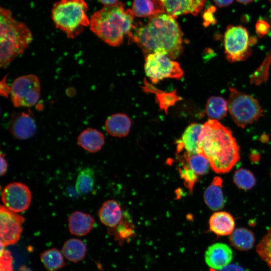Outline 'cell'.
Listing matches in <instances>:
<instances>
[{
    "label": "cell",
    "mask_w": 271,
    "mask_h": 271,
    "mask_svg": "<svg viewBox=\"0 0 271 271\" xmlns=\"http://www.w3.org/2000/svg\"><path fill=\"white\" fill-rule=\"evenodd\" d=\"M68 221L70 232L79 236L89 233L95 223L94 218L90 214L78 211L69 215Z\"/></svg>",
    "instance_id": "cell-15"
},
{
    "label": "cell",
    "mask_w": 271,
    "mask_h": 271,
    "mask_svg": "<svg viewBox=\"0 0 271 271\" xmlns=\"http://www.w3.org/2000/svg\"><path fill=\"white\" fill-rule=\"evenodd\" d=\"M40 259L48 271H57L66 265L61 252L55 248L43 252L40 255Z\"/></svg>",
    "instance_id": "cell-26"
},
{
    "label": "cell",
    "mask_w": 271,
    "mask_h": 271,
    "mask_svg": "<svg viewBox=\"0 0 271 271\" xmlns=\"http://www.w3.org/2000/svg\"><path fill=\"white\" fill-rule=\"evenodd\" d=\"M220 271H245L240 266L237 264H228L220 269Z\"/></svg>",
    "instance_id": "cell-37"
},
{
    "label": "cell",
    "mask_w": 271,
    "mask_h": 271,
    "mask_svg": "<svg viewBox=\"0 0 271 271\" xmlns=\"http://www.w3.org/2000/svg\"><path fill=\"white\" fill-rule=\"evenodd\" d=\"M134 15L131 10L125 9L124 4L104 6L95 12L90 19V30L108 45H121L126 35L135 28Z\"/></svg>",
    "instance_id": "cell-3"
},
{
    "label": "cell",
    "mask_w": 271,
    "mask_h": 271,
    "mask_svg": "<svg viewBox=\"0 0 271 271\" xmlns=\"http://www.w3.org/2000/svg\"><path fill=\"white\" fill-rule=\"evenodd\" d=\"M227 105L233 120L242 128L257 120L262 114L256 99L234 88H229Z\"/></svg>",
    "instance_id": "cell-6"
},
{
    "label": "cell",
    "mask_w": 271,
    "mask_h": 271,
    "mask_svg": "<svg viewBox=\"0 0 271 271\" xmlns=\"http://www.w3.org/2000/svg\"><path fill=\"white\" fill-rule=\"evenodd\" d=\"M246 29L241 26H228L224 36L226 59L230 62L243 61L251 54Z\"/></svg>",
    "instance_id": "cell-8"
},
{
    "label": "cell",
    "mask_w": 271,
    "mask_h": 271,
    "mask_svg": "<svg viewBox=\"0 0 271 271\" xmlns=\"http://www.w3.org/2000/svg\"><path fill=\"white\" fill-rule=\"evenodd\" d=\"M94 184V173L89 167L81 170L77 176L75 184V189L77 193L86 195L90 193Z\"/></svg>",
    "instance_id": "cell-28"
},
{
    "label": "cell",
    "mask_w": 271,
    "mask_h": 271,
    "mask_svg": "<svg viewBox=\"0 0 271 271\" xmlns=\"http://www.w3.org/2000/svg\"><path fill=\"white\" fill-rule=\"evenodd\" d=\"M86 251L87 248L84 242L77 238L67 240L62 249L64 257L75 263L82 260L85 257Z\"/></svg>",
    "instance_id": "cell-24"
},
{
    "label": "cell",
    "mask_w": 271,
    "mask_h": 271,
    "mask_svg": "<svg viewBox=\"0 0 271 271\" xmlns=\"http://www.w3.org/2000/svg\"><path fill=\"white\" fill-rule=\"evenodd\" d=\"M233 253L231 248L222 243H216L209 246L205 253L206 264L214 269H221L231 261Z\"/></svg>",
    "instance_id": "cell-12"
},
{
    "label": "cell",
    "mask_w": 271,
    "mask_h": 271,
    "mask_svg": "<svg viewBox=\"0 0 271 271\" xmlns=\"http://www.w3.org/2000/svg\"><path fill=\"white\" fill-rule=\"evenodd\" d=\"M36 125L34 118L28 113L22 112L17 114L12 119L10 131L16 138L24 140L34 136Z\"/></svg>",
    "instance_id": "cell-14"
},
{
    "label": "cell",
    "mask_w": 271,
    "mask_h": 271,
    "mask_svg": "<svg viewBox=\"0 0 271 271\" xmlns=\"http://www.w3.org/2000/svg\"><path fill=\"white\" fill-rule=\"evenodd\" d=\"M41 86L37 76L24 75L16 78L11 87V98L16 107L31 106L39 100Z\"/></svg>",
    "instance_id": "cell-9"
},
{
    "label": "cell",
    "mask_w": 271,
    "mask_h": 271,
    "mask_svg": "<svg viewBox=\"0 0 271 271\" xmlns=\"http://www.w3.org/2000/svg\"><path fill=\"white\" fill-rule=\"evenodd\" d=\"M181 178L184 180L185 186L188 188L190 192H192L193 188L197 181L198 176L192 171L183 161L182 167L179 169Z\"/></svg>",
    "instance_id": "cell-31"
},
{
    "label": "cell",
    "mask_w": 271,
    "mask_h": 271,
    "mask_svg": "<svg viewBox=\"0 0 271 271\" xmlns=\"http://www.w3.org/2000/svg\"><path fill=\"white\" fill-rule=\"evenodd\" d=\"M104 6H110L116 4L118 0H99Z\"/></svg>",
    "instance_id": "cell-39"
},
{
    "label": "cell",
    "mask_w": 271,
    "mask_h": 271,
    "mask_svg": "<svg viewBox=\"0 0 271 271\" xmlns=\"http://www.w3.org/2000/svg\"><path fill=\"white\" fill-rule=\"evenodd\" d=\"M145 71L147 76L154 83L165 78L181 79L184 75L183 70L177 62L160 52L147 55Z\"/></svg>",
    "instance_id": "cell-7"
},
{
    "label": "cell",
    "mask_w": 271,
    "mask_h": 271,
    "mask_svg": "<svg viewBox=\"0 0 271 271\" xmlns=\"http://www.w3.org/2000/svg\"><path fill=\"white\" fill-rule=\"evenodd\" d=\"M238 3L242 4H247L252 2L253 0H236Z\"/></svg>",
    "instance_id": "cell-40"
},
{
    "label": "cell",
    "mask_w": 271,
    "mask_h": 271,
    "mask_svg": "<svg viewBox=\"0 0 271 271\" xmlns=\"http://www.w3.org/2000/svg\"><path fill=\"white\" fill-rule=\"evenodd\" d=\"M185 163L197 176L206 174L209 169L208 159L201 154H192L186 152L184 154Z\"/></svg>",
    "instance_id": "cell-27"
},
{
    "label": "cell",
    "mask_w": 271,
    "mask_h": 271,
    "mask_svg": "<svg viewBox=\"0 0 271 271\" xmlns=\"http://www.w3.org/2000/svg\"><path fill=\"white\" fill-rule=\"evenodd\" d=\"M131 10L134 16L142 18L166 13L161 0H134Z\"/></svg>",
    "instance_id": "cell-22"
},
{
    "label": "cell",
    "mask_w": 271,
    "mask_h": 271,
    "mask_svg": "<svg viewBox=\"0 0 271 271\" xmlns=\"http://www.w3.org/2000/svg\"><path fill=\"white\" fill-rule=\"evenodd\" d=\"M129 35L148 54L160 52L175 59L183 50V33L180 26L175 17L167 13L150 17L147 24Z\"/></svg>",
    "instance_id": "cell-1"
},
{
    "label": "cell",
    "mask_w": 271,
    "mask_h": 271,
    "mask_svg": "<svg viewBox=\"0 0 271 271\" xmlns=\"http://www.w3.org/2000/svg\"><path fill=\"white\" fill-rule=\"evenodd\" d=\"M2 201L9 210L22 212L30 207L32 194L29 188L21 182L11 183L5 186L2 193Z\"/></svg>",
    "instance_id": "cell-11"
},
{
    "label": "cell",
    "mask_w": 271,
    "mask_h": 271,
    "mask_svg": "<svg viewBox=\"0 0 271 271\" xmlns=\"http://www.w3.org/2000/svg\"><path fill=\"white\" fill-rule=\"evenodd\" d=\"M1 176H4L8 170V163L5 158V155L1 154Z\"/></svg>",
    "instance_id": "cell-36"
},
{
    "label": "cell",
    "mask_w": 271,
    "mask_h": 271,
    "mask_svg": "<svg viewBox=\"0 0 271 271\" xmlns=\"http://www.w3.org/2000/svg\"><path fill=\"white\" fill-rule=\"evenodd\" d=\"M269 30V24L263 20H259L255 24L256 33L259 37H262L266 35Z\"/></svg>",
    "instance_id": "cell-34"
},
{
    "label": "cell",
    "mask_w": 271,
    "mask_h": 271,
    "mask_svg": "<svg viewBox=\"0 0 271 271\" xmlns=\"http://www.w3.org/2000/svg\"><path fill=\"white\" fill-rule=\"evenodd\" d=\"M13 257L9 250L1 245L0 271H13Z\"/></svg>",
    "instance_id": "cell-33"
},
{
    "label": "cell",
    "mask_w": 271,
    "mask_h": 271,
    "mask_svg": "<svg viewBox=\"0 0 271 271\" xmlns=\"http://www.w3.org/2000/svg\"><path fill=\"white\" fill-rule=\"evenodd\" d=\"M209 226V230L217 235H230L234 230L235 221L230 213L218 211L210 216Z\"/></svg>",
    "instance_id": "cell-16"
},
{
    "label": "cell",
    "mask_w": 271,
    "mask_h": 271,
    "mask_svg": "<svg viewBox=\"0 0 271 271\" xmlns=\"http://www.w3.org/2000/svg\"><path fill=\"white\" fill-rule=\"evenodd\" d=\"M233 182L239 188L248 190L255 184V179L253 174L246 169L240 168L234 174Z\"/></svg>",
    "instance_id": "cell-29"
},
{
    "label": "cell",
    "mask_w": 271,
    "mask_h": 271,
    "mask_svg": "<svg viewBox=\"0 0 271 271\" xmlns=\"http://www.w3.org/2000/svg\"><path fill=\"white\" fill-rule=\"evenodd\" d=\"M88 9L84 0H60L53 6L52 18L57 28L73 39L89 26Z\"/></svg>",
    "instance_id": "cell-5"
},
{
    "label": "cell",
    "mask_w": 271,
    "mask_h": 271,
    "mask_svg": "<svg viewBox=\"0 0 271 271\" xmlns=\"http://www.w3.org/2000/svg\"><path fill=\"white\" fill-rule=\"evenodd\" d=\"M229 241L232 246L240 251L251 249L254 245L255 237L250 230L240 227L233 230L229 236Z\"/></svg>",
    "instance_id": "cell-23"
},
{
    "label": "cell",
    "mask_w": 271,
    "mask_h": 271,
    "mask_svg": "<svg viewBox=\"0 0 271 271\" xmlns=\"http://www.w3.org/2000/svg\"><path fill=\"white\" fill-rule=\"evenodd\" d=\"M256 251L271 270V227L256 245Z\"/></svg>",
    "instance_id": "cell-30"
},
{
    "label": "cell",
    "mask_w": 271,
    "mask_h": 271,
    "mask_svg": "<svg viewBox=\"0 0 271 271\" xmlns=\"http://www.w3.org/2000/svg\"><path fill=\"white\" fill-rule=\"evenodd\" d=\"M215 4L219 7H225L230 5L233 0H213Z\"/></svg>",
    "instance_id": "cell-38"
},
{
    "label": "cell",
    "mask_w": 271,
    "mask_h": 271,
    "mask_svg": "<svg viewBox=\"0 0 271 271\" xmlns=\"http://www.w3.org/2000/svg\"><path fill=\"white\" fill-rule=\"evenodd\" d=\"M203 125L193 123L190 124L184 131L181 139L178 142L177 152L184 148L189 153L198 154L199 150V136Z\"/></svg>",
    "instance_id": "cell-17"
},
{
    "label": "cell",
    "mask_w": 271,
    "mask_h": 271,
    "mask_svg": "<svg viewBox=\"0 0 271 271\" xmlns=\"http://www.w3.org/2000/svg\"><path fill=\"white\" fill-rule=\"evenodd\" d=\"M19 271H32V270L30 269V268L27 267L26 266L23 265V266H21Z\"/></svg>",
    "instance_id": "cell-41"
},
{
    "label": "cell",
    "mask_w": 271,
    "mask_h": 271,
    "mask_svg": "<svg viewBox=\"0 0 271 271\" xmlns=\"http://www.w3.org/2000/svg\"><path fill=\"white\" fill-rule=\"evenodd\" d=\"M98 216L101 223L109 228H113L123 220L121 207L114 200L104 202L98 211Z\"/></svg>",
    "instance_id": "cell-18"
},
{
    "label": "cell",
    "mask_w": 271,
    "mask_h": 271,
    "mask_svg": "<svg viewBox=\"0 0 271 271\" xmlns=\"http://www.w3.org/2000/svg\"><path fill=\"white\" fill-rule=\"evenodd\" d=\"M165 12L176 17L190 14L197 15L202 9L206 0H161Z\"/></svg>",
    "instance_id": "cell-13"
},
{
    "label": "cell",
    "mask_w": 271,
    "mask_h": 271,
    "mask_svg": "<svg viewBox=\"0 0 271 271\" xmlns=\"http://www.w3.org/2000/svg\"><path fill=\"white\" fill-rule=\"evenodd\" d=\"M198 154L205 156L219 174L229 172L239 159V148L231 130L212 119L203 125Z\"/></svg>",
    "instance_id": "cell-2"
},
{
    "label": "cell",
    "mask_w": 271,
    "mask_h": 271,
    "mask_svg": "<svg viewBox=\"0 0 271 271\" xmlns=\"http://www.w3.org/2000/svg\"><path fill=\"white\" fill-rule=\"evenodd\" d=\"M129 222H124L123 219L116 226L109 228L108 230L117 239L124 238L128 237L132 233V225H129Z\"/></svg>",
    "instance_id": "cell-32"
},
{
    "label": "cell",
    "mask_w": 271,
    "mask_h": 271,
    "mask_svg": "<svg viewBox=\"0 0 271 271\" xmlns=\"http://www.w3.org/2000/svg\"><path fill=\"white\" fill-rule=\"evenodd\" d=\"M25 219L4 205L0 207L1 245L4 247L16 244L20 239Z\"/></svg>",
    "instance_id": "cell-10"
},
{
    "label": "cell",
    "mask_w": 271,
    "mask_h": 271,
    "mask_svg": "<svg viewBox=\"0 0 271 271\" xmlns=\"http://www.w3.org/2000/svg\"><path fill=\"white\" fill-rule=\"evenodd\" d=\"M0 66L6 68L22 54L32 41V33L24 23L16 20L12 12L0 8Z\"/></svg>",
    "instance_id": "cell-4"
},
{
    "label": "cell",
    "mask_w": 271,
    "mask_h": 271,
    "mask_svg": "<svg viewBox=\"0 0 271 271\" xmlns=\"http://www.w3.org/2000/svg\"><path fill=\"white\" fill-rule=\"evenodd\" d=\"M222 187V179L219 177H215L211 184L204 191L205 203L213 210H219L222 208L224 205Z\"/></svg>",
    "instance_id": "cell-21"
},
{
    "label": "cell",
    "mask_w": 271,
    "mask_h": 271,
    "mask_svg": "<svg viewBox=\"0 0 271 271\" xmlns=\"http://www.w3.org/2000/svg\"><path fill=\"white\" fill-rule=\"evenodd\" d=\"M215 10V8L211 7L204 13L203 18L204 19L205 25H208L214 22V18H213L212 14L214 12Z\"/></svg>",
    "instance_id": "cell-35"
},
{
    "label": "cell",
    "mask_w": 271,
    "mask_h": 271,
    "mask_svg": "<svg viewBox=\"0 0 271 271\" xmlns=\"http://www.w3.org/2000/svg\"><path fill=\"white\" fill-rule=\"evenodd\" d=\"M105 143L103 134L98 130L88 128L83 130L77 138V144L86 151L94 153L100 151Z\"/></svg>",
    "instance_id": "cell-19"
},
{
    "label": "cell",
    "mask_w": 271,
    "mask_h": 271,
    "mask_svg": "<svg viewBox=\"0 0 271 271\" xmlns=\"http://www.w3.org/2000/svg\"><path fill=\"white\" fill-rule=\"evenodd\" d=\"M269 1L270 3V4H271V0H269Z\"/></svg>",
    "instance_id": "cell-42"
},
{
    "label": "cell",
    "mask_w": 271,
    "mask_h": 271,
    "mask_svg": "<svg viewBox=\"0 0 271 271\" xmlns=\"http://www.w3.org/2000/svg\"><path fill=\"white\" fill-rule=\"evenodd\" d=\"M227 110V101L219 96L210 97L205 105V112L212 119H222L226 115Z\"/></svg>",
    "instance_id": "cell-25"
},
{
    "label": "cell",
    "mask_w": 271,
    "mask_h": 271,
    "mask_svg": "<svg viewBox=\"0 0 271 271\" xmlns=\"http://www.w3.org/2000/svg\"><path fill=\"white\" fill-rule=\"evenodd\" d=\"M131 125V121L127 115L124 113H116L107 118L105 128L113 137H124L128 134Z\"/></svg>",
    "instance_id": "cell-20"
}]
</instances>
